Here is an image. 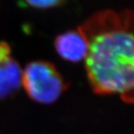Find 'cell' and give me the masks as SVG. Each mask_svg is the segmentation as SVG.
<instances>
[{
  "label": "cell",
  "mask_w": 134,
  "mask_h": 134,
  "mask_svg": "<svg viewBox=\"0 0 134 134\" xmlns=\"http://www.w3.org/2000/svg\"><path fill=\"white\" fill-rule=\"evenodd\" d=\"M88 44L86 69L93 91L101 94H119L133 100L132 12L103 11L79 27Z\"/></svg>",
  "instance_id": "cell-1"
},
{
  "label": "cell",
  "mask_w": 134,
  "mask_h": 134,
  "mask_svg": "<svg viewBox=\"0 0 134 134\" xmlns=\"http://www.w3.org/2000/svg\"><path fill=\"white\" fill-rule=\"evenodd\" d=\"M22 83L33 100L52 103L67 88L61 74L50 62L37 61L28 64L22 73Z\"/></svg>",
  "instance_id": "cell-2"
},
{
  "label": "cell",
  "mask_w": 134,
  "mask_h": 134,
  "mask_svg": "<svg viewBox=\"0 0 134 134\" xmlns=\"http://www.w3.org/2000/svg\"><path fill=\"white\" fill-rule=\"evenodd\" d=\"M22 83V71L13 58L10 46L0 42V99H4L19 90Z\"/></svg>",
  "instance_id": "cell-3"
},
{
  "label": "cell",
  "mask_w": 134,
  "mask_h": 134,
  "mask_svg": "<svg viewBox=\"0 0 134 134\" xmlns=\"http://www.w3.org/2000/svg\"><path fill=\"white\" fill-rule=\"evenodd\" d=\"M55 48L64 60L79 62L85 59L88 44L83 33L78 28L59 35L55 40Z\"/></svg>",
  "instance_id": "cell-4"
},
{
  "label": "cell",
  "mask_w": 134,
  "mask_h": 134,
  "mask_svg": "<svg viewBox=\"0 0 134 134\" xmlns=\"http://www.w3.org/2000/svg\"><path fill=\"white\" fill-rule=\"evenodd\" d=\"M25 1L33 7L45 9L58 6L63 3L64 0H25Z\"/></svg>",
  "instance_id": "cell-5"
}]
</instances>
